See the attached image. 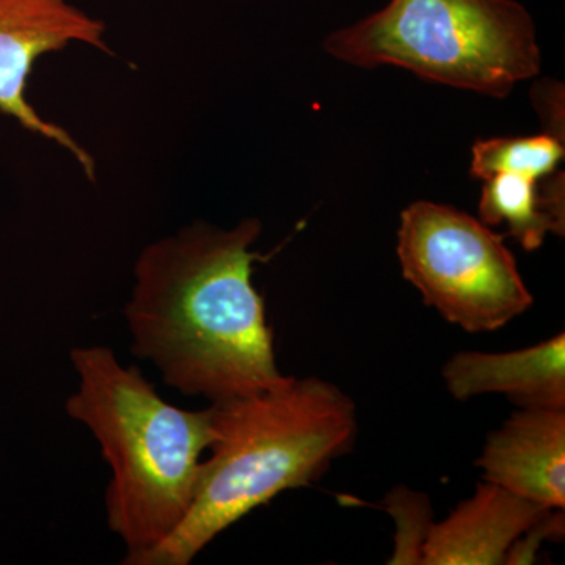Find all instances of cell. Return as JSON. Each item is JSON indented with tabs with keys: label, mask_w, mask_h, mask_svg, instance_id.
I'll return each mask as SVG.
<instances>
[{
	"label": "cell",
	"mask_w": 565,
	"mask_h": 565,
	"mask_svg": "<svg viewBox=\"0 0 565 565\" xmlns=\"http://www.w3.org/2000/svg\"><path fill=\"white\" fill-rule=\"evenodd\" d=\"M471 152V177L487 181L503 173L542 180L555 172L565 151L564 141L544 132L530 137L479 140Z\"/></svg>",
	"instance_id": "cell-11"
},
{
	"label": "cell",
	"mask_w": 565,
	"mask_h": 565,
	"mask_svg": "<svg viewBox=\"0 0 565 565\" xmlns=\"http://www.w3.org/2000/svg\"><path fill=\"white\" fill-rule=\"evenodd\" d=\"M384 508L396 523L394 553L388 564H423L424 544L435 523L427 494L397 486L386 494Z\"/></svg>",
	"instance_id": "cell-12"
},
{
	"label": "cell",
	"mask_w": 565,
	"mask_h": 565,
	"mask_svg": "<svg viewBox=\"0 0 565 565\" xmlns=\"http://www.w3.org/2000/svg\"><path fill=\"white\" fill-rule=\"evenodd\" d=\"M533 103L545 132L564 141V87L555 81L539 82L533 88Z\"/></svg>",
	"instance_id": "cell-14"
},
{
	"label": "cell",
	"mask_w": 565,
	"mask_h": 565,
	"mask_svg": "<svg viewBox=\"0 0 565 565\" xmlns=\"http://www.w3.org/2000/svg\"><path fill=\"white\" fill-rule=\"evenodd\" d=\"M77 390L66 415L90 430L111 476L106 519L132 565L180 526L195 494L211 444V407L184 411L167 403L139 367L107 345L71 349Z\"/></svg>",
	"instance_id": "cell-3"
},
{
	"label": "cell",
	"mask_w": 565,
	"mask_h": 565,
	"mask_svg": "<svg viewBox=\"0 0 565 565\" xmlns=\"http://www.w3.org/2000/svg\"><path fill=\"white\" fill-rule=\"evenodd\" d=\"M552 509L482 481L444 522L434 523L422 565H501L516 539Z\"/></svg>",
	"instance_id": "cell-8"
},
{
	"label": "cell",
	"mask_w": 565,
	"mask_h": 565,
	"mask_svg": "<svg viewBox=\"0 0 565 565\" xmlns=\"http://www.w3.org/2000/svg\"><path fill=\"white\" fill-rule=\"evenodd\" d=\"M210 407V456L191 508L166 541L132 565L191 564L259 505L318 481L359 434L351 397L318 377H289L277 388Z\"/></svg>",
	"instance_id": "cell-2"
},
{
	"label": "cell",
	"mask_w": 565,
	"mask_h": 565,
	"mask_svg": "<svg viewBox=\"0 0 565 565\" xmlns=\"http://www.w3.org/2000/svg\"><path fill=\"white\" fill-rule=\"evenodd\" d=\"M476 465L492 482L548 509L565 508V408H519L487 437Z\"/></svg>",
	"instance_id": "cell-7"
},
{
	"label": "cell",
	"mask_w": 565,
	"mask_h": 565,
	"mask_svg": "<svg viewBox=\"0 0 565 565\" xmlns=\"http://www.w3.org/2000/svg\"><path fill=\"white\" fill-rule=\"evenodd\" d=\"M104 33L102 21L71 6L70 0H0V111L68 151L90 180L96 170L90 152L62 126L44 120L25 98V90L33 65L43 55L71 43L110 52Z\"/></svg>",
	"instance_id": "cell-6"
},
{
	"label": "cell",
	"mask_w": 565,
	"mask_h": 565,
	"mask_svg": "<svg viewBox=\"0 0 565 565\" xmlns=\"http://www.w3.org/2000/svg\"><path fill=\"white\" fill-rule=\"evenodd\" d=\"M541 184L523 174L503 173L484 181L479 221L487 226L508 225L516 243L537 250L550 233L564 236V173Z\"/></svg>",
	"instance_id": "cell-10"
},
{
	"label": "cell",
	"mask_w": 565,
	"mask_h": 565,
	"mask_svg": "<svg viewBox=\"0 0 565 565\" xmlns=\"http://www.w3.org/2000/svg\"><path fill=\"white\" fill-rule=\"evenodd\" d=\"M564 509H552L539 520L534 526H531L522 537L516 539L514 545L505 556L504 564L525 565L533 564L539 548L544 541H559L564 537Z\"/></svg>",
	"instance_id": "cell-13"
},
{
	"label": "cell",
	"mask_w": 565,
	"mask_h": 565,
	"mask_svg": "<svg viewBox=\"0 0 565 565\" xmlns=\"http://www.w3.org/2000/svg\"><path fill=\"white\" fill-rule=\"evenodd\" d=\"M396 250L405 280L424 303L465 332L503 329L534 302L504 236L456 207H405Z\"/></svg>",
	"instance_id": "cell-5"
},
{
	"label": "cell",
	"mask_w": 565,
	"mask_h": 565,
	"mask_svg": "<svg viewBox=\"0 0 565 565\" xmlns=\"http://www.w3.org/2000/svg\"><path fill=\"white\" fill-rule=\"evenodd\" d=\"M262 232L258 218L233 228L195 222L147 245L134 264L131 351L184 396L225 403L289 381L252 281Z\"/></svg>",
	"instance_id": "cell-1"
},
{
	"label": "cell",
	"mask_w": 565,
	"mask_h": 565,
	"mask_svg": "<svg viewBox=\"0 0 565 565\" xmlns=\"http://www.w3.org/2000/svg\"><path fill=\"white\" fill-rule=\"evenodd\" d=\"M323 50L360 68L399 66L493 98L533 79L542 63L533 18L515 0H392L332 33Z\"/></svg>",
	"instance_id": "cell-4"
},
{
	"label": "cell",
	"mask_w": 565,
	"mask_h": 565,
	"mask_svg": "<svg viewBox=\"0 0 565 565\" xmlns=\"http://www.w3.org/2000/svg\"><path fill=\"white\" fill-rule=\"evenodd\" d=\"M446 388L457 401L503 394L519 408H565V334L520 349L459 352L444 366Z\"/></svg>",
	"instance_id": "cell-9"
}]
</instances>
